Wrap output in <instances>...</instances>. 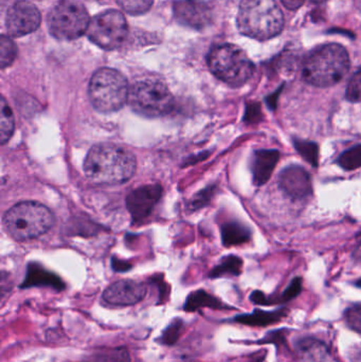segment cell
Segmentation results:
<instances>
[{
  "mask_svg": "<svg viewBox=\"0 0 361 362\" xmlns=\"http://www.w3.org/2000/svg\"><path fill=\"white\" fill-rule=\"evenodd\" d=\"M137 169L135 155L124 146L100 144L89 150L84 161L88 180L97 185H116L131 180Z\"/></svg>",
  "mask_w": 361,
  "mask_h": 362,
  "instance_id": "6da1fadb",
  "label": "cell"
},
{
  "mask_svg": "<svg viewBox=\"0 0 361 362\" xmlns=\"http://www.w3.org/2000/svg\"><path fill=\"white\" fill-rule=\"evenodd\" d=\"M237 27L243 35L267 40L281 33L284 16L275 0H242Z\"/></svg>",
  "mask_w": 361,
  "mask_h": 362,
  "instance_id": "7a4b0ae2",
  "label": "cell"
},
{
  "mask_svg": "<svg viewBox=\"0 0 361 362\" xmlns=\"http://www.w3.org/2000/svg\"><path fill=\"white\" fill-rule=\"evenodd\" d=\"M350 69L345 47L329 44L314 50L303 65V78L316 87H330L341 82Z\"/></svg>",
  "mask_w": 361,
  "mask_h": 362,
  "instance_id": "3957f363",
  "label": "cell"
},
{
  "mask_svg": "<svg viewBox=\"0 0 361 362\" xmlns=\"http://www.w3.org/2000/svg\"><path fill=\"white\" fill-rule=\"evenodd\" d=\"M50 209L37 202H21L6 211L4 216L6 231L16 240L40 238L54 225Z\"/></svg>",
  "mask_w": 361,
  "mask_h": 362,
  "instance_id": "277c9868",
  "label": "cell"
},
{
  "mask_svg": "<svg viewBox=\"0 0 361 362\" xmlns=\"http://www.w3.org/2000/svg\"><path fill=\"white\" fill-rule=\"evenodd\" d=\"M88 95L91 105L97 112H118L129 102V83L118 70L101 68L91 76Z\"/></svg>",
  "mask_w": 361,
  "mask_h": 362,
  "instance_id": "5b68a950",
  "label": "cell"
},
{
  "mask_svg": "<svg viewBox=\"0 0 361 362\" xmlns=\"http://www.w3.org/2000/svg\"><path fill=\"white\" fill-rule=\"evenodd\" d=\"M212 74L231 87H241L252 78L254 65L243 49L232 44L214 47L208 55Z\"/></svg>",
  "mask_w": 361,
  "mask_h": 362,
  "instance_id": "8992f818",
  "label": "cell"
},
{
  "mask_svg": "<svg viewBox=\"0 0 361 362\" xmlns=\"http://www.w3.org/2000/svg\"><path fill=\"white\" fill-rule=\"evenodd\" d=\"M127 103L136 114L146 118H159L173 110L175 101L165 83L146 78L138 81L129 88Z\"/></svg>",
  "mask_w": 361,
  "mask_h": 362,
  "instance_id": "52a82bcc",
  "label": "cell"
},
{
  "mask_svg": "<svg viewBox=\"0 0 361 362\" xmlns=\"http://www.w3.org/2000/svg\"><path fill=\"white\" fill-rule=\"evenodd\" d=\"M48 29L59 40H74L87 33L90 19L86 8L74 0H61L49 13Z\"/></svg>",
  "mask_w": 361,
  "mask_h": 362,
  "instance_id": "ba28073f",
  "label": "cell"
},
{
  "mask_svg": "<svg viewBox=\"0 0 361 362\" xmlns=\"http://www.w3.org/2000/svg\"><path fill=\"white\" fill-rule=\"evenodd\" d=\"M129 33V25L122 13L108 10L93 17L89 23V40L104 50H114L122 46Z\"/></svg>",
  "mask_w": 361,
  "mask_h": 362,
  "instance_id": "9c48e42d",
  "label": "cell"
},
{
  "mask_svg": "<svg viewBox=\"0 0 361 362\" xmlns=\"http://www.w3.org/2000/svg\"><path fill=\"white\" fill-rule=\"evenodd\" d=\"M40 21V11L33 4L19 0L8 8L6 18V30L11 36L20 37L36 31Z\"/></svg>",
  "mask_w": 361,
  "mask_h": 362,
  "instance_id": "30bf717a",
  "label": "cell"
},
{
  "mask_svg": "<svg viewBox=\"0 0 361 362\" xmlns=\"http://www.w3.org/2000/svg\"><path fill=\"white\" fill-rule=\"evenodd\" d=\"M173 11L176 21L191 29L201 31L212 23L211 6L203 0H177Z\"/></svg>",
  "mask_w": 361,
  "mask_h": 362,
  "instance_id": "8fae6325",
  "label": "cell"
},
{
  "mask_svg": "<svg viewBox=\"0 0 361 362\" xmlns=\"http://www.w3.org/2000/svg\"><path fill=\"white\" fill-rule=\"evenodd\" d=\"M162 187L158 185H143L129 193L126 198L127 209L136 223L143 221L158 204Z\"/></svg>",
  "mask_w": 361,
  "mask_h": 362,
  "instance_id": "7c38bea8",
  "label": "cell"
},
{
  "mask_svg": "<svg viewBox=\"0 0 361 362\" xmlns=\"http://www.w3.org/2000/svg\"><path fill=\"white\" fill-rule=\"evenodd\" d=\"M148 287L134 280L112 283L103 293V300L110 305L129 306L139 303L146 297Z\"/></svg>",
  "mask_w": 361,
  "mask_h": 362,
  "instance_id": "4fadbf2b",
  "label": "cell"
},
{
  "mask_svg": "<svg viewBox=\"0 0 361 362\" xmlns=\"http://www.w3.org/2000/svg\"><path fill=\"white\" fill-rule=\"evenodd\" d=\"M279 185L282 191L295 200L304 199L313 192L311 175L299 165H290L281 172Z\"/></svg>",
  "mask_w": 361,
  "mask_h": 362,
  "instance_id": "5bb4252c",
  "label": "cell"
},
{
  "mask_svg": "<svg viewBox=\"0 0 361 362\" xmlns=\"http://www.w3.org/2000/svg\"><path fill=\"white\" fill-rule=\"evenodd\" d=\"M279 159L280 153L277 150H258L254 152L251 163L254 185L261 187L268 182Z\"/></svg>",
  "mask_w": 361,
  "mask_h": 362,
  "instance_id": "9a60e30c",
  "label": "cell"
},
{
  "mask_svg": "<svg viewBox=\"0 0 361 362\" xmlns=\"http://www.w3.org/2000/svg\"><path fill=\"white\" fill-rule=\"evenodd\" d=\"M295 348L300 358L307 362H326L328 358L326 344L316 338H301Z\"/></svg>",
  "mask_w": 361,
  "mask_h": 362,
  "instance_id": "2e32d148",
  "label": "cell"
},
{
  "mask_svg": "<svg viewBox=\"0 0 361 362\" xmlns=\"http://www.w3.org/2000/svg\"><path fill=\"white\" fill-rule=\"evenodd\" d=\"M33 286H49L57 289V291H63L65 288V284L61 282L59 276L46 272L44 268L38 267L37 265L30 266L28 269L27 278L21 285V288Z\"/></svg>",
  "mask_w": 361,
  "mask_h": 362,
  "instance_id": "e0dca14e",
  "label": "cell"
},
{
  "mask_svg": "<svg viewBox=\"0 0 361 362\" xmlns=\"http://www.w3.org/2000/svg\"><path fill=\"white\" fill-rule=\"evenodd\" d=\"M286 315H288L286 310H277V312L256 310L254 314L235 317V321L242 323V325H249V327H267V325L279 322Z\"/></svg>",
  "mask_w": 361,
  "mask_h": 362,
  "instance_id": "ac0fdd59",
  "label": "cell"
},
{
  "mask_svg": "<svg viewBox=\"0 0 361 362\" xmlns=\"http://www.w3.org/2000/svg\"><path fill=\"white\" fill-rule=\"evenodd\" d=\"M223 243L226 246H237L249 242L251 232L239 223H225L222 228Z\"/></svg>",
  "mask_w": 361,
  "mask_h": 362,
  "instance_id": "d6986e66",
  "label": "cell"
},
{
  "mask_svg": "<svg viewBox=\"0 0 361 362\" xmlns=\"http://www.w3.org/2000/svg\"><path fill=\"white\" fill-rule=\"evenodd\" d=\"M201 308H213V310H224L226 305L213 296L209 295L203 291H195L191 293L184 304V310L187 312H195Z\"/></svg>",
  "mask_w": 361,
  "mask_h": 362,
  "instance_id": "ffe728a7",
  "label": "cell"
},
{
  "mask_svg": "<svg viewBox=\"0 0 361 362\" xmlns=\"http://www.w3.org/2000/svg\"><path fill=\"white\" fill-rule=\"evenodd\" d=\"M15 129L14 115L6 99L1 97L0 101V142L2 146L12 138Z\"/></svg>",
  "mask_w": 361,
  "mask_h": 362,
  "instance_id": "44dd1931",
  "label": "cell"
},
{
  "mask_svg": "<svg viewBox=\"0 0 361 362\" xmlns=\"http://www.w3.org/2000/svg\"><path fill=\"white\" fill-rule=\"evenodd\" d=\"M294 146L299 155L312 167L317 168L319 165V146L317 144L307 140L295 139Z\"/></svg>",
  "mask_w": 361,
  "mask_h": 362,
  "instance_id": "7402d4cb",
  "label": "cell"
},
{
  "mask_svg": "<svg viewBox=\"0 0 361 362\" xmlns=\"http://www.w3.org/2000/svg\"><path fill=\"white\" fill-rule=\"evenodd\" d=\"M243 267V261L239 257L230 255L223 259L220 265L214 268L210 276L211 278H220L224 276H239Z\"/></svg>",
  "mask_w": 361,
  "mask_h": 362,
  "instance_id": "603a6c76",
  "label": "cell"
},
{
  "mask_svg": "<svg viewBox=\"0 0 361 362\" xmlns=\"http://www.w3.org/2000/svg\"><path fill=\"white\" fill-rule=\"evenodd\" d=\"M337 163L345 171L360 169L361 168V144L343 152L337 159Z\"/></svg>",
  "mask_w": 361,
  "mask_h": 362,
  "instance_id": "cb8c5ba5",
  "label": "cell"
},
{
  "mask_svg": "<svg viewBox=\"0 0 361 362\" xmlns=\"http://www.w3.org/2000/svg\"><path fill=\"white\" fill-rule=\"evenodd\" d=\"M0 48H1V54H0V65L2 69L12 65L13 62L16 59L17 48L14 42L8 36H1V42H0Z\"/></svg>",
  "mask_w": 361,
  "mask_h": 362,
  "instance_id": "d4e9b609",
  "label": "cell"
},
{
  "mask_svg": "<svg viewBox=\"0 0 361 362\" xmlns=\"http://www.w3.org/2000/svg\"><path fill=\"white\" fill-rule=\"evenodd\" d=\"M184 331V322L182 319H175L167 329L163 331L160 337V342L165 346H173L179 339Z\"/></svg>",
  "mask_w": 361,
  "mask_h": 362,
  "instance_id": "484cf974",
  "label": "cell"
},
{
  "mask_svg": "<svg viewBox=\"0 0 361 362\" xmlns=\"http://www.w3.org/2000/svg\"><path fill=\"white\" fill-rule=\"evenodd\" d=\"M117 4L131 15H140L148 12L154 0H116Z\"/></svg>",
  "mask_w": 361,
  "mask_h": 362,
  "instance_id": "4316f807",
  "label": "cell"
},
{
  "mask_svg": "<svg viewBox=\"0 0 361 362\" xmlns=\"http://www.w3.org/2000/svg\"><path fill=\"white\" fill-rule=\"evenodd\" d=\"M345 98L348 101L353 102V103H358L361 102V70L356 72L347 87V93H345Z\"/></svg>",
  "mask_w": 361,
  "mask_h": 362,
  "instance_id": "83f0119b",
  "label": "cell"
},
{
  "mask_svg": "<svg viewBox=\"0 0 361 362\" xmlns=\"http://www.w3.org/2000/svg\"><path fill=\"white\" fill-rule=\"evenodd\" d=\"M345 321L353 331L361 333V304H355L345 310Z\"/></svg>",
  "mask_w": 361,
  "mask_h": 362,
  "instance_id": "f1b7e54d",
  "label": "cell"
},
{
  "mask_svg": "<svg viewBox=\"0 0 361 362\" xmlns=\"http://www.w3.org/2000/svg\"><path fill=\"white\" fill-rule=\"evenodd\" d=\"M263 119L262 106L256 102L248 103L246 106L245 116H244V122L249 124H256L260 123Z\"/></svg>",
  "mask_w": 361,
  "mask_h": 362,
  "instance_id": "f546056e",
  "label": "cell"
},
{
  "mask_svg": "<svg viewBox=\"0 0 361 362\" xmlns=\"http://www.w3.org/2000/svg\"><path fill=\"white\" fill-rule=\"evenodd\" d=\"M302 291V279L295 278L282 295V301L288 302L300 295Z\"/></svg>",
  "mask_w": 361,
  "mask_h": 362,
  "instance_id": "4dcf8cb0",
  "label": "cell"
},
{
  "mask_svg": "<svg viewBox=\"0 0 361 362\" xmlns=\"http://www.w3.org/2000/svg\"><path fill=\"white\" fill-rule=\"evenodd\" d=\"M110 362H131L129 351L125 348H117L108 356Z\"/></svg>",
  "mask_w": 361,
  "mask_h": 362,
  "instance_id": "1f68e13d",
  "label": "cell"
},
{
  "mask_svg": "<svg viewBox=\"0 0 361 362\" xmlns=\"http://www.w3.org/2000/svg\"><path fill=\"white\" fill-rule=\"evenodd\" d=\"M250 300L254 304H260V305H271V301L267 298L262 291H256L250 296Z\"/></svg>",
  "mask_w": 361,
  "mask_h": 362,
  "instance_id": "d6a6232c",
  "label": "cell"
},
{
  "mask_svg": "<svg viewBox=\"0 0 361 362\" xmlns=\"http://www.w3.org/2000/svg\"><path fill=\"white\" fill-rule=\"evenodd\" d=\"M282 89H283V86L280 87L277 91L271 93V95H268V97L265 99V101H266L267 107H268L271 112H275V110H277L278 100H279V95L280 93H281Z\"/></svg>",
  "mask_w": 361,
  "mask_h": 362,
  "instance_id": "836d02e7",
  "label": "cell"
},
{
  "mask_svg": "<svg viewBox=\"0 0 361 362\" xmlns=\"http://www.w3.org/2000/svg\"><path fill=\"white\" fill-rule=\"evenodd\" d=\"M281 2L288 10H297L303 6L305 0H281Z\"/></svg>",
  "mask_w": 361,
  "mask_h": 362,
  "instance_id": "e575fe53",
  "label": "cell"
},
{
  "mask_svg": "<svg viewBox=\"0 0 361 362\" xmlns=\"http://www.w3.org/2000/svg\"><path fill=\"white\" fill-rule=\"evenodd\" d=\"M83 362H110L107 355L95 354L87 357Z\"/></svg>",
  "mask_w": 361,
  "mask_h": 362,
  "instance_id": "d590c367",
  "label": "cell"
},
{
  "mask_svg": "<svg viewBox=\"0 0 361 362\" xmlns=\"http://www.w3.org/2000/svg\"><path fill=\"white\" fill-rule=\"evenodd\" d=\"M353 257L356 261L361 262V245L357 247V249H356L355 251H354Z\"/></svg>",
  "mask_w": 361,
  "mask_h": 362,
  "instance_id": "8d00e7d4",
  "label": "cell"
},
{
  "mask_svg": "<svg viewBox=\"0 0 361 362\" xmlns=\"http://www.w3.org/2000/svg\"><path fill=\"white\" fill-rule=\"evenodd\" d=\"M314 4H322V2L326 1V0H311Z\"/></svg>",
  "mask_w": 361,
  "mask_h": 362,
  "instance_id": "74e56055",
  "label": "cell"
},
{
  "mask_svg": "<svg viewBox=\"0 0 361 362\" xmlns=\"http://www.w3.org/2000/svg\"><path fill=\"white\" fill-rule=\"evenodd\" d=\"M356 286L360 287L361 288V279L356 282Z\"/></svg>",
  "mask_w": 361,
  "mask_h": 362,
  "instance_id": "f35d334b",
  "label": "cell"
},
{
  "mask_svg": "<svg viewBox=\"0 0 361 362\" xmlns=\"http://www.w3.org/2000/svg\"><path fill=\"white\" fill-rule=\"evenodd\" d=\"M358 238H360V240H361V232H360V233H358Z\"/></svg>",
  "mask_w": 361,
  "mask_h": 362,
  "instance_id": "ab89813d",
  "label": "cell"
}]
</instances>
